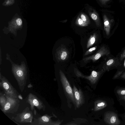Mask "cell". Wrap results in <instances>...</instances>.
I'll return each instance as SVG.
<instances>
[{
  "mask_svg": "<svg viewBox=\"0 0 125 125\" xmlns=\"http://www.w3.org/2000/svg\"><path fill=\"white\" fill-rule=\"evenodd\" d=\"M12 72L21 92L24 90L27 79L26 70L24 67H16L13 68Z\"/></svg>",
  "mask_w": 125,
  "mask_h": 125,
  "instance_id": "1",
  "label": "cell"
},
{
  "mask_svg": "<svg viewBox=\"0 0 125 125\" xmlns=\"http://www.w3.org/2000/svg\"><path fill=\"white\" fill-rule=\"evenodd\" d=\"M0 86L5 94L12 98L18 99L19 94L5 77L0 75Z\"/></svg>",
  "mask_w": 125,
  "mask_h": 125,
  "instance_id": "2",
  "label": "cell"
},
{
  "mask_svg": "<svg viewBox=\"0 0 125 125\" xmlns=\"http://www.w3.org/2000/svg\"><path fill=\"white\" fill-rule=\"evenodd\" d=\"M5 95L6 102L3 108L1 109V110L4 113H16L20 106V101L18 99L12 98L5 94Z\"/></svg>",
  "mask_w": 125,
  "mask_h": 125,
  "instance_id": "3",
  "label": "cell"
},
{
  "mask_svg": "<svg viewBox=\"0 0 125 125\" xmlns=\"http://www.w3.org/2000/svg\"><path fill=\"white\" fill-rule=\"evenodd\" d=\"M12 118L17 123L24 124L31 123L33 118L32 112L29 107H27L21 112L12 116Z\"/></svg>",
  "mask_w": 125,
  "mask_h": 125,
  "instance_id": "4",
  "label": "cell"
},
{
  "mask_svg": "<svg viewBox=\"0 0 125 125\" xmlns=\"http://www.w3.org/2000/svg\"><path fill=\"white\" fill-rule=\"evenodd\" d=\"M26 102L30 105L31 110L33 111L35 115H36V111L34 108L35 106L39 110H42L44 111L46 106L42 102L36 95L30 93L28 95Z\"/></svg>",
  "mask_w": 125,
  "mask_h": 125,
  "instance_id": "5",
  "label": "cell"
},
{
  "mask_svg": "<svg viewBox=\"0 0 125 125\" xmlns=\"http://www.w3.org/2000/svg\"><path fill=\"white\" fill-rule=\"evenodd\" d=\"M59 74L61 81L66 95L75 105V102L73 89L64 74L61 70L59 71Z\"/></svg>",
  "mask_w": 125,
  "mask_h": 125,
  "instance_id": "6",
  "label": "cell"
},
{
  "mask_svg": "<svg viewBox=\"0 0 125 125\" xmlns=\"http://www.w3.org/2000/svg\"><path fill=\"white\" fill-rule=\"evenodd\" d=\"M52 116L47 114L44 115L37 118H33V121L29 125H58L61 122L54 121L51 119Z\"/></svg>",
  "mask_w": 125,
  "mask_h": 125,
  "instance_id": "7",
  "label": "cell"
},
{
  "mask_svg": "<svg viewBox=\"0 0 125 125\" xmlns=\"http://www.w3.org/2000/svg\"><path fill=\"white\" fill-rule=\"evenodd\" d=\"M110 53V52L107 48L104 46H103L101 47L95 54L83 58V60L86 63L90 60L95 62L102 56L104 55L108 56Z\"/></svg>",
  "mask_w": 125,
  "mask_h": 125,
  "instance_id": "8",
  "label": "cell"
},
{
  "mask_svg": "<svg viewBox=\"0 0 125 125\" xmlns=\"http://www.w3.org/2000/svg\"><path fill=\"white\" fill-rule=\"evenodd\" d=\"M74 71L77 76L85 78L89 80L92 84H94L97 82L101 75L104 72L103 69L98 72L93 71L89 76H84L75 68L74 69Z\"/></svg>",
  "mask_w": 125,
  "mask_h": 125,
  "instance_id": "9",
  "label": "cell"
},
{
  "mask_svg": "<svg viewBox=\"0 0 125 125\" xmlns=\"http://www.w3.org/2000/svg\"><path fill=\"white\" fill-rule=\"evenodd\" d=\"M104 120L106 123L110 125H118L121 123L117 115L111 111L107 112L105 113Z\"/></svg>",
  "mask_w": 125,
  "mask_h": 125,
  "instance_id": "10",
  "label": "cell"
},
{
  "mask_svg": "<svg viewBox=\"0 0 125 125\" xmlns=\"http://www.w3.org/2000/svg\"><path fill=\"white\" fill-rule=\"evenodd\" d=\"M73 90L75 102V106L77 108H79L85 103L84 95L81 90H78L73 85Z\"/></svg>",
  "mask_w": 125,
  "mask_h": 125,
  "instance_id": "11",
  "label": "cell"
},
{
  "mask_svg": "<svg viewBox=\"0 0 125 125\" xmlns=\"http://www.w3.org/2000/svg\"><path fill=\"white\" fill-rule=\"evenodd\" d=\"M57 59L58 62H63L68 58L69 52L64 46H61L57 52Z\"/></svg>",
  "mask_w": 125,
  "mask_h": 125,
  "instance_id": "12",
  "label": "cell"
},
{
  "mask_svg": "<svg viewBox=\"0 0 125 125\" xmlns=\"http://www.w3.org/2000/svg\"><path fill=\"white\" fill-rule=\"evenodd\" d=\"M120 64L119 60L117 58L110 59L104 64L103 68L104 71H109L112 68L116 67Z\"/></svg>",
  "mask_w": 125,
  "mask_h": 125,
  "instance_id": "13",
  "label": "cell"
},
{
  "mask_svg": "<svg viewBox=\"0 0 125 125\" xmlns=\"http://www.w3.org/2000/svg\"><path fill=\"white\" fill-rule=\"evenodd\" d=\"M88 12L90 16L94 21L97 27L101 26V23L98 14L94 9L90 8L88 10Z\"/></svg>",
  "mask_w": 125,
  "mask_h": 125,
  "instance_id": "14",
  "label": "cell"
},
{
  "mask_svg": "<svg viewBox=\"0 0 125 125\" xmlns=\"http://www.w3.org/2000/svg\"><path fill=\"white\" fill-rule=\"evenodd\" d=\"M107 104L106 101L99 100L96 101L94 102V111H97L103 109L106 107Z\"/></svg>",
  "mask_w": 125,
  "mask_h": 125,
  "instance_id": "15",
  "label": "cell"
},
{
  "mask_svg": "<svg viewBox=\"0 0 125 125\" xmlns=\"http://www.w3.org/2000/svg\"><path fill=\"white\" fill-rule=\"evenodd\" d=\"M104 22V28L107 36L110 34L111 29V23L110 20L107 16L104 14L103 16Z\"/></svg>",
  "mask_w": 125,
  "mask_h": 125,
  "instance_id": "16",
  "label": "cell"
},
{
  "mask_svg": "<svg viewBox=\"0 0 125 125\" xmlns=\"http://www.w3.org/2000/svg\"><path fill=\"white\" fill-rule=\"evenodd\" d=\"M97 35L95 33L90 36L87 44V48H88L92 46L96 42L97 38Z\"/></svg>",
  "mask_w": 125,
  "mask_h": 125,
  "instance_id": "17",
  "label": "cell"
},
{
  "mask_svg": "<svg viewBox=\"0 0 125 125\" xmlns=\"http://www.w3.org/2000/svg\"><path fill=\"white\" fill-rule=\"evenodd\" d=\"M7 99L5 94H3L1 92L0 93V109L3 108L6 102Z\"/></svg>",
  "mask_w": 125,
  "mask_h": 125,
  "instance_id": "18",
  "label": "cell"
},
{
  "mask_svg": "<svg viewBox=\"0 0 125 125\" xmlns=\"http://www.w3.org/2000/svg\"><path fill=\"white\" fill-rule=\"evenodd\" d=\"M75 23L77 25L81 27H86L88 25V24L80 18L79 15L77 17L75 21Z\"/></svg>",
  "mask_w": 125,
  "mask_h": 125,
  "instance_id": "19",
  "label": "cell"
},
{
  "mask_svg": "<svg viewBox=\"0 0 125 125\" xmlns=\"http://www.w3.org/2000/svg\"><path fill=\"white\" fill-rule=\"evenodd\" d=\"M79 16L80 18L86 23L88 25L90 23L89 19L88 16L85 14L83 13H81Z\"/></svg>",
  "mask_w": 125,
  "mask_h": 125,
  "instance_id": "20",
  "label": "cell"
},
{
  "mask_svg": "<svg viewBox=\"0 0 125 125\" xmlns=\"http://www.w3.org/2000/svg\"><path fill=\"white\" fill-rule=\"evenodd\" d=\"M97 48V46H96L90 48L84 54V55L86 56L92 53L94 51L96 50Z\"/></svg>",
  "mask_w": 125,
  "mask_h": 125,
  "instance_id": "21",
  "label": "cell"
},
{
  "mask_svg": "<svg viewBox=\"0 0 125 125\" xmlns=\"http://www.w3.org/2000/svg\"><path fill=\"white\" fill-rule=\"evenodd\" d=\"M116 93L117 94L120 96L125 95V88L117 90L116 91Z\"/></svg>",
  "mask_w": 125,
  "mask_h": 125,
  "instance_id": "22",
  "label": "cell"
},
{
  "mask_svg": "<svg viewBox=\"0 0 125 125\" xmlns=\"http://www.w3.org/2000/svg\"><path fill=\"white\" fill-rule=\"evenodd\" d=\"M124 70H121L118 71L114 75L113 77V79H115L118 77L122 73Z\"/></svg>",
  "mask_w": 125,
  "mask_h": 125,
  "instance_id": "23",
  "label": "cell"
},
{
  "mask_svg": "<svg viewBox=\"0 0 125 125\" xmlns=\"http://www.w3.org/2000/svg\"><path fill=\"white\" fill-rule=\"evenodd\" d=\"M125 58V49L122 52L120 55V61H122Z\"/></svg>",
  "mask_w": 125,
  "mask_h": 125,
  "instance_id": "24",
  "label": "cell"
},
{
  "mask_svg": "<svg viewBox=\"0 0 125 125\" xmlns=\"http://www.w3.org/2000/svg\"><path fill=\"white\" fill-rule=\"evenodd\" d=\"M17 24L19 26H20L22 24V21L21 19L18 18L16 21Z\"/></svg>",
  "mask_w": 125,
  "mask_h": 125,
  "instance_id": "25",
  "label": "cell"
},
{
  "mask_svg": "<svg viewBox=\"0 0 125 125\" xmlns=\"http://www.w3.org/2000/svg\"><path fill=\"white\" fill-rule=\"evenodd\" d=\"M99 0L102 4L105 5L110 0Z\"/></svg>",
  "mask_w": 125,
  "mask_h": 125,
  "instance_id": "26",
  "label": "cell"
},
{
  "mask_svg": "<svg viewBox=\"0 0 125 125\" xmlns=\"http://www.w3.org/2000/svg\"><path fill=\"white\" fill-rule=\"evenodd\" d=\"M120 99L125 101V95L120 96Z\"/></svg>",
  "mask_w": 125,
  "mask_h": 125,
  "instance_id": "27",
  "label": "cell"
},
{
  "mask_svg": "<svg viewBox=\"0 0 125 125\" xmlns=\"http://www.w3.org/2000/svg\"><path fill=\"white\" fill-rule=\"evenodd\" d=\"M121 77L122 78L125 79V72L123 73Z\"/></svg>",
  "mask_w": 125,
  "mask_h": 125,
  "instance_id": "28",
  "label": "cell"
},
{
  "mask_svg": "<svg viewBox=\"0 0 125 125\" xmlns=\"http://www.w3.org/2000/svg\"><path fill=\"white\" fill-rule=\"evenodd\" d=\"M124 67L125 68V60L124 64Z\"/></svg>",
  "mask_w": 125,
  "mask_h": 125,
  "instance_id": "29",
  "label": "cell"
},
{
  "mask_svg": "<svg viewBox=\"0 0 125 125\" xmlns=\"http://www.w3.org/2000/svg\"><path fill=\"white\" fill-rule=\"evenodd\" d=\"M124 117H125V115H124Z\"/></svg>",
  "mask_w": 125,
  "mask_h": 125,
  "instance_id": "30",
  "label": "cell"
}]
</instances>
